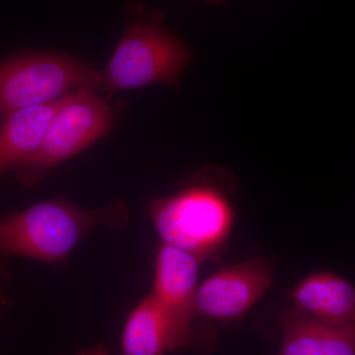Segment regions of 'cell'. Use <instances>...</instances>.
<instances>
[{
	"label": "cell",
	"instance_id": "6da1fadb",
	"mask_svg": "<svg viewBox=\"0 0 355 355\" xmlns=\"http://www.w3.org/2000/svg\"><path fill=\"white\" fill-rule=\"evenodd\" d=\"M128 218L127 207L120 202L95 210L60 200L39 203L0 223V254L58 263L89 231L99 226L121 228Z\"/></svg>",
	"mask_w": 355,
	"mask_h": 355
},
{
	"label": "cell",
	"instance_id": "7a4b0ae2",
	"mask_svg": "<svg viewBox=\"0 0 355 355\" xmlns=\"http://www.w3.org/2000/svg\"><path fill=\"white\" fill-rule=\"evenodd\" d=\"M191 58L188 46L163 27L161 14L139 13L128 23L99 88L111 96L153 84L178 86Z\"/></svg>",
	"mask_w": 355,
	"mask_h": 355
},
{
	"label": "cell",
	"instance_id": "3957f363",
	"mask_svg": "<svg viewBox=\"0 0 355 355\" xmlns=\"http://www.w3.org/2000/svg\"><path fill=\"white\" fill-rule=\"evenodd\" d=\"M162 243L209 258L227 237L233 212L225 193L210 184H195L172 197L148 203Z\"/></svg>",
	"mask_w": 355,
	"mask_h": 355
},
{
	"label": "cell",
	"instance_id": "277c9868",
	"mask_svg": "<svg viewBox=\"0 0 355 355\" xmlns=\"http://www.w3.org/2000/svg\"><path fill=\"white\" fill-rule=\"evenodd\" d=\"M102 72L53 53L26 55L0 65V114L99 88Z\"/></svg>",
	"mask_w": 355,
	"mask_h": 355
},
{
	"label": "cell",
	"instance_id": "5b68a950",
	"mask_svg": "<svg viewBox=\"0 0 355 355\" xmlns=\"http://www.w3.org/2000/svg\"><path fill=\"white\" fill-rule=\"evenodd\" d=\"M113 123V110L93 89L72 93L51 120L39 150L17 168L18 179L25 187L39 183L51 168L105 137Z\"/></svg>",
	"mask_w": 355,
	"mask_h": 355
},
{
	"label": "cell",
	"instance_id": "8992f818",
	"mask_svg": "<svg viewBox=\"0 0 355 355\" xmlns=\"http://www.w3.org/2000/svg\"><path fill=\"white\" fill-rule=\"evenodd\" d=\"M200 261L164 243L159 248L150 295L164 322L171 349H182L190 340Z\"/></svg>",
	"mask_w": 355,
	"mask_h": 355
},
{
	"label": "cell",
	"instance_id": "52a82bcc",
	"mask_svg": "<svg viewBox=\"0 0 355 355\" xmlns=\"http://www.w3.org/2000/svg\"><path fill=\"white\" fill-rule=\"evenodd\" d=\"M266 260H249L214 273L196 292L197 314L216 320L240 319L272 284Z\"/></svg>",
	"mask_w": 355,
	"mask_h": 355
},
{
	"label": "cell",
	"instance_id": "ba28073f",
	"mask_svg": "<svg viewBox=\"0 0 355 355\" xmlns=\"http://www.w3.org/2000/svg\"><path fill=\"white\" fill-rule=\"evenodd\" d=\"M71 94L4 116L0 127V173L17 169L37 153L51 120Z\"/></svg>",
	"mask_w": 355,
	"mask_h": 355
},
{
	"label": "cell",
	"instance_id": "9c48e42d",
	"mask_svg": "<svg viewBox=\"0 0 355 355\" xmlns=\"http://www.w3.org/2000/svg\"><path fill=\"white\" fill-rule=\"evenodd\" d=\"M297 312L334 324H354V287L347 279L329 272L306 277L291 291Z\"/></svg>",
	"mask_w": 355,
	"mask_h": 355
},
{
	"label": "cell",
	"instance_id": "30bf717a",
	"mask_svg": "<svg viewBox=\"0 0 355 355\" xmlns=\"http://www.w3.org/2000/svg\"><path fill=\"white\" fill-rule=\"evenodd\" d=\"M282 329L279 355H355L354 324L324 323L296 311Z\"/></svg>",
	"mask_w": 355,
	"mask_h": 355
},
{
	"label": "cell",
	"instance_id": "8fae6325",
	"mask_svg": "<svg viewBox=\"0 0 355 355\" xmlns=\"http://www.w3.org/2000/svg\"><path fill=\"white\" fill-rule=\"evenodd\" d=\"M123 355H165L169 338L151 295L130 313L121 338Z\"/></svg>",
	"mask_w": 355,
	"mask_h": 355
},
{
	"label": "cell",
	"instance_id": "7c38bea8",
	"mask_svg": "<svg viewBox=\"0 0 355 355\" xmlns=\"http://www.w3.org/2000/svg\"><path fill=\"white\" fill-rule=\"evenodd\" d=\"M80 355H110L108 352L102 347H95V349L86 350Z\"/></svg>",
	"mask_w": 355,
	"mask_h": 355
},
{
	"label": "cell",
	"instance_id": "4fadbf2b",
	"mask_svg": "<svg viewBox=\"0 0 355 355\" xmlns=\"http://www.w3.org/2000/svg\"><path fill=\"white\" fill-rule=\"evenodd\" d=\"M200 1L205 2V3L212 4V6H219L224 0H200Z\"/></svg>",
	"mask_w": 355,
	"mask_h": 355
},
{
	"label": "cell",
	"instance_id": "5bb4252c",
	"mask_svg": "<svg viewBox=\"0 0 355 355\" xmlns=\"http://www.w3.org/2000/svg\"><path fill=\"white\" fill-rule=\"evenodd\" d=\"M2 303H4V300L1 297H0V305H1Z\"/></svg>",
	"mask_w": 355,
	"mask_h": 355
}]
</instances>
